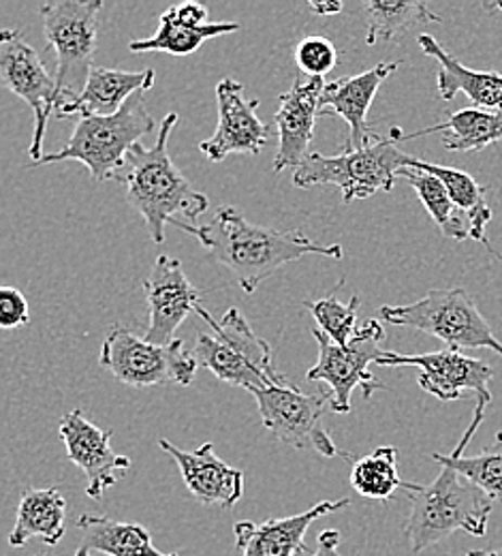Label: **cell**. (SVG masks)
<instances>
[{"label": "cell", "instance_id": "6da1fadb", "mask_svg": "<svg viewBox=\"0 0 502 556\" xmlns=\"http://www.w3.org/2000/svg\"><path fill=\"white\" fill-rule=\"evenodd\" d=\"M176 227L193 233L204 251L235 275V280L248 295L255 293L266 278L301 257H345L340 244H319L299 229L276 231L255 225L231 206L218 208L210 223H178Z\"/></svg>", "mask_w": 502, "mask_h": 556}, {"label": "cell", "instance_id": "7a4b0ae2", "mask_svg": "<svg viewBox=\"0 0 502 556\" xmlns=\"http://www.w3.org/2000/svg\"><path fill=\"white\" fill-rule=\"evenodd\" d=\"M176 125L178 114H167L160 123L154 146H133L125 169L116 178L127 187V198L131 206L144 216L150 238L156 244L165 242L167 223L178 225L186 220H197L210 206V200L204 193L195 191L171 161L167 141Z\"/></svg>", "mask_w": 502, "mask_h": 556}, {"label": "cell", "instance_id": "3957f363", "mask_svg": "<svg viewBox=\"0 0 502 556\" xmlns=\"http://www.w3.org/2000/svg\"><path fill=\"white\" fill-rule=\"evenodd\" d=\"M407 498L411 503L407 535L415 555L436 546L455 531L484 538L494 509V501L481 488L468 482L449 465H440V473L430 486L415 484L407 492Z\"/></svg>", "mask_w": 502, "mask_h": 556}, {"label": "cell", "instance_id": "277c9868", "mask_svg": "<svg viewBox=\"0 0 502 556\" xmlns=\"http://www.w3.org/2000/svg\"><path fill=\"white\" fill-rule=\"evenodd\" d=\"M400 129L391 138H378L363 148H343L336 156L310 152L308 159L295 169L293 185L310 189L319 185L336 187L343 191L345 204L368 200L376 193H389L400 169L409 167L413 156L398 148Z\"/></svg>", "mask_w": 502, "mask_h": 556}, {"label": "cell", "instance_id": "5b68a950", "mask_svg": "<svg viewBox=\"0 0 502 556\" xmlns=\"http://www.w3.org/2000/svg\"><path fill=\"white\" fill-rule=\"evenodd\" d=\"M195 313L210 326V332L197 337L193 353L199 366L208 368L216 379L248 392L288 383L287 377L276 370L268 341L253 332L237 308H229L220 321L202 304Z\"/></svg>", "mask_w": 502, "mask_h": 556}, {"label": "cell", "instance_id": "8992f818", "mask_svg": "<svg viewBox=\"0 0 502 556\" xmlns=\"http://www.w3.org/2000/svg\"><path fill=\"white\" fill-rule=\"evenodd\" d=\"M154 131V121L145 108L144 92L131 97L125 108L112 116H81L63 150L46 154L35 167L79 161L88 167L94 182L116 180L125 169L133 146Z\"/></svg>", "mask_w": 502, "mask_h": 556}, {"label": "cell", "instance_id": "52a82bcc", "mask_svg": "<svg viewBox=\"0 0 502 556\" xmlns=\"http://www.w3.org/2000/svg\"><path fill=\"white\" fill-rule=\"evenodd\" d=\"M381 319L426 332L447 348L492 349L502 357V343L466 289H432L422 300L404 306H381Z\"/></svg>", "mask_w": 502, "mask_h": 556}, {"label": "cell", "instance_id": "ba28073f", "mask_svg": "<svg viewBox=\"0 0 502 556\" xmlns=\"http://www.w3.org/2000/svg\"><path fill=\"white\" fill-rule=\"evenodd\" d=\"M101 9V0H50L39 9L48 46L56 54V110L83 92L94 70Z\"/></svg>", "mask_w": 502, "mask_h": 556}, {"label": "cell", "instance_id": "9c48e42d", "mask_svg": "<svg viewBox=\"0 0 502 556\" xmlns=\"http://www.w3.org/2000/svg\"><path fill=\"white\" fill-rule=\"evenodd\" d=\"M101 368L110 370L118 381L133 388L152 386H191L199 362L184 341L176 339L169 345H154L136 337L123 326H114L101 345Z\"/></svg>", "mask_w": 502, "mask_h": 556}, {"label": "cell", "instance_id": "30bf717a", "mask_svg": "<svg viewBox=\"0 0 502 556\" xmlns=\"http://www.w3.org/2000/svg\"><path fill=\"white\" fill-rule=\"evenodd\" d=\"M312 337L319 345V359L306 372V377L332 390L330 399L334 414H351V396L358 388H361L365 401L374 394V390H385V386L378 383L368 370V366L376 364L385 351L381 349V343L385 341L381 321L368 319L349 348L336 345L319 328L312 330Z\"/></svg>", "mask_w": 502, "mask_h": 556}, {"label": "cell", "instance_id": "8fae6325", "mask_svg": "<svg viewBox=\"0 0 502 556\" xmlns=\"http://www.w3.org/2000/svg\"><path fill=\"white\" fill-rule=\"evenodd\" d=\"M250 394L257 401L263 426L279 441L297 450H314L325 458L345 456L323 428V416L332 412L330 396L304 394L293 383L270 386Z\"/></svg>", "mask_w": 502, "mask_h": 556}, {"label": "cell", "instance_id": "7c38bea8", "mask_svg": "<svg viewBox=\"0 0 502 556\" xmlns=\"http://www.w3.org/2000/svg\"><path fill=\"white\" fill-rule=\"evenodd\" d=\"M0 81L33 110L35 131L28 154L33 163H37L46 156L43 139L52 112L56 114L59 88L56 75L48 71L35 48L24 41L20 30L4 28L0 33Z\"/></svg>", "mask_w": 502, "mask_h": 556}, {"label": "cell", "instance_id": "4fadbf2b", "mask_svg": "<svg viewBox=\"0 0 502 556\" xmlns=\"http://www.w3.org/2000/svg\"><path fill=\"white\" fill-rule=\"evenodd\" d=\"M376 366H415L422 370L420 388L438 401L451 403L464 399V392H473L477 396V405L488 407L492 403L490 381L494 370L490 364L477 357H468L458 349H440L432 353H396L383 351Z\"/></svg>", "mask_w": 502, "mask_h": 556}, {"label": "cell", "instance_id": "5bb4252c", "mask_svg": "<svg viewBox=\"0 0 502 556\" xmlns=\"http://www.w3.org/2000/svg\"><path fill=\"white\" fill-rule=\"evenodd\" d=\"M218 127L215 136L199 143L206 159L220 163L229 154H259L268 139L270 127L259 118V101L246 99L244 84L224 77L216 86Z\"/></svg>", "mask_w": 502, "mask_h": 556}, {"label": "cell", "instance_id": "9a60e30c", "mask_svg": "<svg viewBox=\"0 0 502 556\" xmlns=\"http://www.w3.org/2000/svg\"><path fill=\"white\" fill-rule=\"evenodd\" d=\"M144 291L150 311L144 339L154 345L173 343L178 328L193 311H197L204 295V291L189 280L182 264L169 255L156 257Z\"/></svg>", "mask_w": 502, "mask_h": 556}, {"label": "cell", "instance_id": "2e32d148", "mask_svg": "<svg viewBox=\"0 0 502 556\" xmlns=\"http://www.w3.org/2000/svg\"><path fill=\"white\" fill-rule=\"evenodd\" d=\"M327 81L323 77H297L279 99L274 127L279 150L274 159V174L288 167L297 169L308 159V148L314 136L317 118L321 116V97Z\"/></svg>", "mask_w": 502, "mask_h": 556}, {"label": "cell", "instance_id": "e0dca14e", "mask_svg": "<svg viewBox=\"0 0 502 556\" xmlns=\"http://www.w3.org/2000/svg\"><path fill=\"white\" fill-rule=\"evenodd\" d=\"M61 437L73 465L86 476V494L94 501L103 496L107 488L118 482V473L131 467L127 456L112 450V430H101L79 409L69 412L61 419Z\"/></svg>", "mask_w": 502, "mask_h": 556}, {"label": "cell", "instance_id": "ac0fdd59", "mask_svg": "<svg viewBox=\"0 0 502 556\" xmlns=\"http://www.w3.org/2000/svg\"><path fill=\"white\" fill-rule=\"evenodd\" d=\"M158 445L176 460L184 484L199 503L229 509L242 498L244 473L216 456L215 443H204L195 452L180 450L167 439H160Z\"/></svg>", "mask_w": 502, "mask_h": 556}, {"label": "cell", "instance_id": "d6986e66", "mask_svg": "<svg viewBox=\"0 0 502 556\" xmlns=\"http://www.w3.org/2000/svg\"><path fill=\"white\" fill-rule=\"evenodd\" d=\"M349 505H351L349 498L321 501L308 511L287 516V518H274L263 525L242 520L233 527L235 544L244 556H306L304 535L308 533L310 525Z\"/></svg>", "mask_w": 502, "mask_h": 556}, {"label": "cell", "instance_id": "ffe728a7", "mask_svg": "<svg viewBox=\"0 0 502 556\" xmlns=\"http://www.w3.org/2000/svg\"><path fill=\"white\" fill-rule=\"evenodd\" d=\"M396 70L398 63H378L372 70L351 77L334 79L325 86L321 97V116L336 114L349 125L351 136L347 139L345 148H363L365 143L378 138V134H374L372 127L368 125V110L383 81Z\"/></svg>", "mask_w": 502, "mask_h": 556}, {"label": "cell", "instance_id": "44dd1931", "mask_svg": "<svg viewBox=\"0 0 502 556\" xmlns=\"http://www.w3.org/2000/svg\"><path fill=\"white\" fill-rule=\"evenodd\" d=\"M154 70L120 71L94 67L83 92L56 110L59 118L79 116H112L138 92H147L154 86Z\"/></svg>", "mask_w": 502, "mask_h": 556}, {"label": "cell", "instance_id": "7402d4cb", "mask_svg": "<svg viewBox=\"0 0 502 556\" xmlns=\"http://www.w3.org/2000/svg\"><path fill=\"white\" fill-rule=\"evenodd\" d=\"M420 48L438 63L436 84L442 101L466 94L475 108L502 110V75L497 71H475L451 56L432 35H420Z\"/></svg>", "mask_w": 502, "mask_h": 556}, {"label": "cell", "instance_id": "603a6c76", "mask_svg": "<svg viewBox=\"0 0 502 556\" xmlns=\"http://www.w3.org/2000/svg\"><path fill=\"white\" fill-rule=\"evenodd\" d=\"M65 518L67 501L59 488H28L22 492L9 546L22 548L33 538H39L52 548L65 538Z\"/></svg>", "mask_w": 502, "mask_h": 556}, {"label": "cell", "instance_id": "cb8c5ba5", "mask_svg": "<svg viewBox=\"0 0 502 556\" xmlns=\"http://www.w3.org/2000/svg\"><path fill=\"white\" fill-rule=\"evenodd\" d=\"M81 540L75 556H92L101 553L107 556H178L165 555L154 548L147 529L142 525L118 522L103 514H83L77 520Z\"/></svg>", "mask_w": 502, "mask_h": 556}, {"label": "cell", "instance_id": "d4e9b609", "mask_svg": "<svg viewBox=\"0 0 502 556\" xmlns=\"http://www.w3.org/2000/svg\"><path fill=\"white\" fill-rule=\"evenodd\" d=\"M432 134H442V146L451 152H481L502 139V110L466 108L417 134H400V141L424 138Z\"/></svg>", "mask_w": 502, "mask_h": 556}, {"label": "cell", "instance_id": "484cf974", "mask_svg": "<svg viewBox=\"0 0 502 556\" xmlns=\"http://www.w3.org/2000/svg\"><path fill=\"white\" fill-rule=\"evenodd\" d=\"M484 417H486V407L477 405L473 421L464 432V437L460 439V443L455 445V450L451 454H434V460L440 465L453 467L468 482L481 488L492 501H502V432L497 434L492 445H488L477 456H464V450L471 443L477 428L481 426Z\"/></svg>", "mask_w": 502, "mask_h": 556}, {"label": "cell", "instance_id": "4316f807", "mask_svg": "<svg viewBox=\"0 0 502 556\" xmlns=\"http://www.w3.org/2000/svg\"><path fill=\"white\" fill-rule=\"evenodd\" d=\"M409 167L420 169V172H428L432 176H436L445 185L453 204L471 218L473 240L486 244L488 251L494 257L502 260L501 253L494 251V247L488 242V236H486V227L492 220V208L488 206L486 189L471 174H466L462 169H455V167L428 163V161H422V159H413Z\"/></svg>", "mask_w": 502, "mask_h": 556}, {"label": "cell", "instance_id": "83f0119b", "mask_svg": "<svg viewBox=\"0 0 502 556\" xmlns=\"http://www.w3.org/2000/svg\"><path fill=\"white\" fill-rule=\"evenodd\" d=\"M240 30V24L235 22H218V24H208L202 28H193L182 24L171 9H167L160 15L158 30L147 37V39H138L129 43V50L133 54H150V52H163L171 56H191L195 54L206 41L216 39L220 35H229Z\"/></svg>", "mask_w": 502, "mask_h": 556}, {"label": "cell", "instance_id": "f1b7e54d", "mask_svg": "<svg viewBox=\"0 0 502 556\" xmlns=\"http://www.w3.org/2000/svg\"><path fill=\"white\" fill-rule=\"evenodd\" d=\"M398 176L404 178L415 189L424 208L428 210L432 220L438 225L442 236L458 240V242H462L466 238L473 240L471 218L453 204L445 185L436 176H432L428 172L413 169V167L400 169Z\"/></svg>", "mask_w": 502, "mask_h": 556}, {"label": "cell", "instance_id": "f546056e", "mask_svg": "<svg viewBox=\"0 0 502 556\" xmlns=\"http://www.w3.org/2000/svg\"><path fill=\"white\" fill-rule=\"evenodd\" d=\"M365 17H368V30H365V43H383L400 37L404 30L428 24V22H440V17L432 11L428 4L411 0H365L363 4Z\"/></svg>", "mask_w": 502, "mask_h": 556}, {"label": "cell", "instance_id": "4dcf8cb0", "mask_svg": "<svg viewBox=\"0 0 502 556\" xmlns=\"http://www.w3.org/2000/svg\"><path fill=\"white\" fill-rule=\"evenodd\" d=\"M396 460L398 450L391 445L376 447L374 452L361 456L351 469V486L361 496L374 501H387L396 494V490H413L415 484L400 478Z\"/></svg>", "mask_w": 502, "mask_h": 556}, {"label": "cell", "instance_id": "1f68e13d", "mask_svg": "<svg viewBox=\"0 0 502 556\" xmlns=\"http://www.w3.org/2000/svg\"><path fill=\"white\" fill-rule=\"evenodd\" d=\"M306 308L314 317L319 330L332 339L340 348H349L353 337L358 334V311L359 295H353L349 304H343L336 293L317 300V302H306Z\"/></svg>", "mask_w": 502, "mask_h": 556}, {"label": "cell", "instance_id": "d6a6232c", "mask_svg": "<svg viewBox=\"0 0 502 556\" xmlns=\"http://www.w3.org/2000/svg\"><path fill=\"white\" fill-rule=\"evenodd\" d=\"M295 63L306 77H325L338 65V50L330 39L310 35L297 43Z\"/></svg>", "mask_w": 502, "mask_h": 556}, {"label": "cell", "instance_id": "836d02e7", "mask_svg": "<svg viewBox=\"0 0 502 556\" xmlns=\"http://www.w3.org/2000/svg\"><path fill=\"white\" fill-rule=\"evenodd\" d=\"M30 324V311L24 293L15 287L0 289V326L4 330L24 328Z\"/></svg>", "mask_w": 502, "mask_h": 556}, {"label": "cell", "instance_id": "e575fe53", "mask_svg": "<svg viewBox=\"0 0 502 556\" xmlns=\"http://www.w3.org/2000/svg\"><path fill=\"white\" fill-rule=\"evenodd\" d=\"M173 15L186 24V26H193V28H202V26H208V9L206 4H199V2H182V4H176L171 7Z\"/></svg>", "mask_w": 502, "mask_h": 556}, {"label": "cell", "instance_id": "d590c367", "mask_svg": "<svg viewBox=\"0 0 502 556\" xmlns=\"http://www.w3.org/2000/svg\"><path fill=\"white\" fill-rule=\"evenodd\" d=\"M317 544H319L317 553L310 556H340V553H338V546H340V533H338L336 529H327V531H323V533L319 535Z\"/></svg>", "mask_w": 502, "mask_h": 556}, {"label": "cell", "instance_id": "8d00e7d4", "mask_svg": "<svg viewBox=\"0 0 502 556\" xmlns=\"http://www.w3.org/2000/svg\"><path fill=\"white\" fill-rule=\"evenodd\" d=\"M308 9L321 17H334V15L343 13L345 4L338 0H310Z\"/></svg>", "mask_w": 502, "mask_h": 556}, {"label": "cell", "instance_id": "74e56055", "mask_svg": "<svg viewBox=\"0 0 502 556\" xmlns=\"http://www.w3.org/2000/svg\"><path fill=\"white\" fill-rule=\"evenodd\" d=\"M466 556H502V548L501 551H473Z\"/></svg>", "mask_w": 502, "mask_h": 556}]
</instances>
